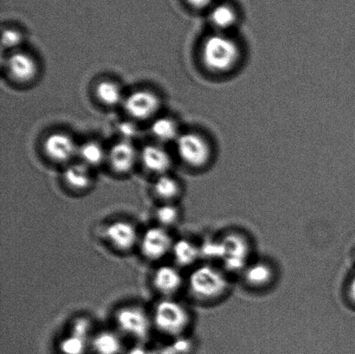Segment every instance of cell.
Instances as JSON below:
<instances>
[{
    "label": "cell",
    "instance_id": "obj_1",
    "mask_svg": "<svg viewBox=\"0 0 355 354\" xmlns=\"http://www.w3.org/2000/svg\"><path fill=\"white\" fill-rule=\"evenodd\" d=\"M151 317L155 330L175 339L183 337L191 322L189 310L175 298H159Z\"/></svg>",
    "mask_w": 355,
    "mask_h": 354
},
{
    "label": "cell",
    "instance_id": "obj_2",
    "mask_svg": "<svg viewBox=\"0 0 355 354\" xmlns=\"http://www.w3.org/2000/svg\"><path fill=\"white\" fill-rule=\"evenodd\" d=\"M186 283L191 296L200 301L217 300L224 296L229 287V281L225 274L210 265L195 268Z\"/></svg>",
    "mask_w": 355,
    "mask_h": 354
},
{
    "label": "cell",
    "instance_id": "obj_3",
    "mask_svg": "<svg viewBox=\"0 0 355 354\" xmlns=\"http://www.w3.org/2000/svg\"><path fill=\"white\" fill-rule=\"evenodd\" d=\"M202 58L205 65L212 71H229L238 64L240 48L238 44L227 35L216 33L204 42Z\"/></svg>",
    "mask_w": 355,
    "mask_h": 354
},
{
    "label": "cell",
    "instance_id": "obj_4",
    "mask_svg": "<svg viewBox=\"0 0 355 354\" xmlns=\"http://www.w3.org/2000/svg\"><path fill=\"white\" fill-rule=\"evenodd\" d=\"M116 330L139 343L149 338L154 330L151 312L138 304H126L114 314Z\"/></svg>",
    "mask_w": 355,
    "mask_h": 354
},
{
    "label": "cell",
    "instance_id": "obj_5",
    "mask_svg": "<svg viewBox=\"0 0 355 354\" xmlns=\"http://www.w3.org/2000/svg\"><path fill=\"white\" fill-rule=\"evenodd\" d=\"M175 241L171 231L155 224L142 232L138 249L146 261L159 263L171 255Z\"/></svg>",
    "mask_w": 355,
    "mask_h": 354
},
{
    "label": "cell",
    "instance_id": "obj_6",
    "mask_svg": "<svg viewBox=\"0 0 355 354\" xmlns=\"http://www.w3.org/2000/svg\"><path fill=\"white\" fill-rule=\"evenodd\" d=\"M103 238L114 251L120 254H128L138 249L141 234L134 223L119 220L106 225L103 230Z\"/></svg>",
    "mask_w": 355,
    "mask_h": 354
},
{
    "label": "cell",
    "instance_id": "obj_7",
    "mask_svg": "<svg viewBox=\"0 0 355 354\" xmlns=\"http://www.w3.org/2000/svg\"><path fill=\"white\" fill-rule=\"evenodd\" d=\"M93 334V324L89 318H76L59 342V350L62 354H85L90 346Z\"/></svg>",
    "mask_w": 355,
    "mask_h": 354
},
{
    "label": "cell",
    "instance_id": "obj_8",
    "mask_svg": "<svg viewBox=\"0 0 355 354\" xmlns=\"http://www.w3.org/2000/svg\"><path fill=\"white\" fill-rule=\"evenodd\" d=\"M177 151L187 165L202 168L211 158V148L205 139L200 134L187 133L180 134L176 141Z\"/></svg>",
    "mask_w": 355,
    "mask_h": 354
},
{
    "label": "cell",
    "instance_id": "obj_9",
    "mask_svg": "<svg viewBox=\"0 0 355 354\" xmlns=\"http://www.w3.org/2000/svg\"><path fill=\"white\" fill-rule=\"evenodd\" d=\"M184 283L182 273L175 265H159L153 273V289L161 298H175Z\"/></svg>",
    "mask_w": 355,
    "mask_h": 354
},
{
    "label": "cell",
    "instance_id": "obj_10",
    "mask_svg": "<svg viewBox=\"0 0 355 354\" xmlns=\"http://www.w3.org/2000/svg\"><path fill=\"white\" fill-rule=\"evenodd\" d=\"M161 106L157 95L149 90L141 89L131 93L124 100V107L130 116L138 120L154 116Z\"/></svg>",
    "mask_w": 355,
    "mask_h": 354
},
{
    "label": "cell",
    "instance_id": "obj_11",
    "mask_svg": "<svg viewBox=\"0 0 355 354\" xmlns=\"http://www.w3.org/2000/svg\"><path fill=\"white\" fill-rule=\"evenodd\" d=\"M79 147L69 135L54 133L44 142L45 154L55 162L68 163L78 154Z\"/></svg>",
    "mask_w": 355,
    "mask_h": 354
},
{
    "label": "cell",
    "instance_id": "obj_12",
    "mask_svg": "<svg viewBox=\"0 0 355 354\" xmlns=\"http://www.w3.org/2000/svg\"><path fill=\"white\" fill-rule=\"evenodd\" d=\"M138 157L134 145L130 141H123L113 145L107 152V159L114 172L119 175H127L134 169Z\"/></svg>",
    "mask_w": 355,
    "mask_h": 354
},
{
    "label": "cell",
    "instance_id": "obj_13",
    "mask_svg": "<svg viewBox=\"0 0 355 354\" xmlns=\"http://www.w3.org/2000/svg\"><path fill=\"white\" fill-rule=\"evenodd\" d=\"M223 258L230 269H239L245 265L248 258L249 244L240 235L231 234L221 241Z\"/></svg>",
    "mask_w": 355,
    "mask_h": 354
},
{
    "label": "cell",
    "instance_id": "obj_14",
    "mask_svg": "<svg viewBox=\"0 0 355 354\" xmlns=\"http://www.w3.org/2000/svg\"><path fill=\"white\" fill-rule=\"evenodd\" d=\"M9 74L17 82H29L36 78L38 66L36 60L26 52L17 51L7 60Z\"/></svg>",
    "mask_w": 355,
    "mask_h": 354
},
{
    "label": "cell",
    "instance_id": "obj_15",
    "mask_svg": "<svg viewBox=\"0 0 355 354\" xmlns=\"http://www.w3.org/2000/svg\"><path fill=\"white\" fill-rule=\"evenodd\" d=\"M141 161L148 171L161 176L166 175L172 166V159L168 151L157 145H148L142 149Z\"/></svg>",
    "mask_w": 355,
    "mask_h": 354
},
{
    "label": "cell",
    "instance_id": "obj_16",
    "mask_svg": "<svg viewBox=\"0 0 355 354\" xmlns=\"http://www.w3.org/2000/svg\"><path fill=\"white\" fill-rule=\"evenodd\" d=\"M66 186L75 192H85L92 186L93 178L90 168L85 163H71L64 172Z\"/></svg>",
    "mask_w": 355,
    "mask_h": 354
},
{
    "label": "cell",
    "instance_id": "obj_17",
    "mask_svg": "<svg viewBox=\"0 0 355 354\" xmlns=\"http://www.w3.org/2000/svg\"><path fill=\"white\" fill-rule=\"evenodd\" d=\"M90 346L96 354H120L123 350V341L116 329H101L94 332Z\"/></svg>",
    "mask_w": 355,
    "mask_h": 354
},
{
    "label": "cell",
    "instance_id": "obj_18",
    "mask_svg": "<svg viewBox=\"0 0 355 354\" xmlns=\"http://www.w3.org/2000/svg\"><path fill=\"white\" fill-rule=\"evenodd\" d=\"M171 256L175 265L179 268H186L196 263L201 258L200 249L188 239L181 238L173 244Z\"/></svg>",
    "mask_w": 355,
    "mask_h": 354
},
{
    "label": "cell",
    "instance_id": "obj_19",
    "mask_svg": "<svg viewBox=\"0 0 355 354\" xmlns=\"http://www.w3.org/2000/svg\"><path fill=\"white\" fill-rule=\"evenodd\" d=\"M153 193L159 203H176L181 194V186L175 178L166 173L155 180Z\"/></svg>",
    "mask_w": 355,
    "mask_h": 354
},
{
    "label": "cell",
    "instance_id": "obj_20",
    "mask_svg": "<svg viewBox=\"0 0 355 354\" xmlns=\"http://www.w3.org/2000/svg\"><path fill=\"white\" fill-rule=\"evenodd\" d=\"M238 19L236 12L232 6L228 3H218L212 6L210 13V20L219 33H224L225 30L231 29L235 26Z\"/></svg>",
    "mask_w": 355,
    "mask_h": 354
},
{
    "label": "cell",
    "instance_id": "obj_21",
    "mask_svg": "<svg viewBox=\"0 0 355 354\" xmlns=\"http://www.w3.org/2000/svg\"><path fill=\"white\" fill-rule=\"evenodd\" d=\"M181 213L176 203H159L154 211L155 224L171 230L179 223Z\"/></svg>",
    "mask_w": 355,
    "mask_h": 354
},
{
    "label": "cell",
    "instance_id": "obj_22",
    "mask_svg": "<svg viewBox=\"0 0 355 354\" xmlns=\"http://www.w3.org/2000/svg\"><path fill=\"white\" fill-rule=\"evenodd\" d=\"M153 135L159 141L170 142L179 138V130L175 121L168 117L156 119L151 126Z\"/></svg>",
    "mask_w": 355,
    "mask_h": 354
},
{
    "label": "cell",
    "instance_id": "obj_23",
    "mask_svg": "<svg viewBox=\"0 0 355 354\" xmlns=\"http://www.w3.org/2000/svg\"><path fill=\"white\" fill-rule=\"evenodd\" d=\"M78 156L81 159V162L92 168L103 164L107 159V152L97 142L89 141L79 147Z\"/></svg>",
    "mask_w": 355,
    "mask_h": 354
},
{
    "label": "cell",
    "instance_id": "obj_24",
    "mask_svg": "<svg viewBox=\"0 0 355 354\" xmlns=\"http://www.w3.org/2000/svg\"><path fill=\"white\" fill-rule=\"evenodd\" d=\"M245 275L250 285L263 287L270 282L273 272L266 263H256L246 268Z\"/></svg>",
    "mask_w": 355,
    "mask_h": 354
},
{
    "label": "cell",
    "instance_id": "obj_25",
    "mask_svg": "<svg viewBox=\"0 0 355 354\" xmlns=\"http://www.w3.org/2000/svg\"><path fill=\"white\" fill-rule=\"evenodd\" d=\"M96 96L103 104L116 106L123 99V90L118 83L112 81H103L96 86Z\"/></svg>",
    "mask_w": 355,
    "mask_h": 354
},
{
    "label": "cell",
    "instance_id": "obj_26",
    "mask_svg": "<svg viewBox=\"0 0 355 354\" xmlns=\"http://www.w3.org/2000/svg\"><path fill=\"white\" fill-rule=\"evenodd\" d=\"M23 42L22 34L15 29H6L3 30L2 45L6 48H17Z\"/></svg>",
    "mask_w": 355,
    "mask_h": 354
},
{
    "label": "cell",
    "instance_id": "obj_27",
    "mask_svg": "<svg viewBox=\"0 0 355 354\" xmlns=\"http://www.w3.org/2000/svg\"><path fill=\"white\" fill-rule=\"evenodd\" d=\"M215 0H187L190 6L197 9H205L214 5Z\"/></svg>",
    "mask_w": 355,
    "mask_h": 354
},
{
    "label": "cell",
    "instance_id": "obj_28",
    "mask_svg": "<svg viewBox=\"0 0 355 354\" xmlns=\"http://www.w3.org/2000/svg\"><path fill=\"white\" fill-rule=\"evenodd\" d=\"M120 130L124 134V136H133L135 132L134 127L130 123L121 125Z\"/></svg>",
    "mask_w": 355,
    "mask_h": 354
},
{
    "label": "cell",
    "instance_id": "obj_29",
    "mask_svg": "<svg viewBox=\"0 0 355 354\" xmlns=\"http://www.w3.org/2000/svg\"><path fill=\"white\" fill-rule=\"evenodd\" d=\"M349 297L350 300L355 304V274L349 286Z\"/></svg>",
    "mask_w": 355,
    "mask_h": 354
},
{
    "label": "cell",
    "instance_id": "obj_30",
    "mask_svg": "<svg viewBox=\"0 0 355 354\" xmlns=\"http://www.w3.org/2000/svg\"><path fill=\"white\" fill-rule=\"evenodd\" d=\"M128 354H149V351H147L142 346H137L132 348Z\"/></svg>",
    "mask_w": 355,
    "mask_h": 354
}]
</instances>
